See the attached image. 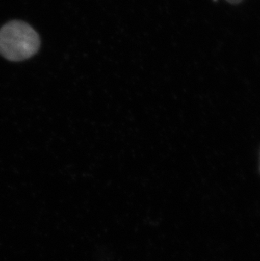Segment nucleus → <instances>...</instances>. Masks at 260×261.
<instances>
[{
  "label": "nucleus",
  "instance_id": "2",
  "mask_svg": "<svg viewBox=\"0 0 260 261\" xmlns=\"http://www.w3.org/2000/svg\"><path fill=\"white\" fill-rule=\"evenodd\" d=\"M226 1H227V2L231 3V4H233V5H236V4L242 2L243 0H226Z\"/></svg>",
  "mask_w": 260,
  "mask_h": 261
},
{
  "label": "nucleus",
  "instance_id": "1",
  "mask_svg": "<svg viewBox=\"0 0 260 261\" xmlns=\"http://www.w3.org/2000/svg\"><path fill=\"white\" fill-rule=\"evenodd\" d=\"M40 37L31 25L11 20L0 28V55L10 61H22L37 54Z\"/></svg>",
  "mask_w": 260,
  "mask_h": 261
}]
</instances>
